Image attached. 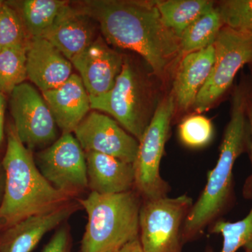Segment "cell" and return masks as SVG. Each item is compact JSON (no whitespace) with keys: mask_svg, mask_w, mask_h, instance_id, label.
<instances>
[{"mask_svg":"<svg viewBox=\"0 0 252 252\" xmlns=\"http://www.w3.org/2000/svg\"><path fill=\"white\" fill-rule=\"evenodd\" d=\"M247 115H248L249 126H250V140L249 152H250V160H251L252 164V173L249 176L245 182V185H244L243 195L245 198L252 200V94L249 99Z\"/></svg>","mask_w":252,"mask_h":252,"instance_id":"28","label":"cell"},{"mask_svg":"<svg viewBox=\"0 0 252 252\" xmlns=\"http://www.w3.org/2000/svg\"><path fill=\"white\" fill-rule=\"evenodd\" d=\"M75 207L67 203L54 211L29 217L6 228L0 238V252H31L46 233L72 215Z\"/></svg>","mask_w":252,"mask_h":252,"instance_id":"16","label":"cell"},{"mask_svg":"<svg viewBox=\"0 0 252 252\" xmlns=\"http://www.w3.org/2000/svg\"><path fill=\"white\" fill-rule=\"evenodd\" d=\"M245 252H252V250H250V251Z\"/></svg>","mask_w":252,"mask_h":252,"instance_id":"31","label":"cell"},{"mask_svg":"<svg viewBox=\"0 0 252 252\" xmlns=\"http://www.w3.org/2000/svg\"><path fill=\"white\" fill-rule=\"evenodd\" d=\"M72 240L69 228L64 226L53 235L41 252H72Z\"/></svg>","mask_w":252,"mask_h":252,"instance_id":"27","label":"cell"},{"mask_svg":"<svg viewBox=\"0 0 252 252\" xmlns=\"http://www.w3.org/2000/svg\"><path fill=\"white\" fill-rule=\"evenodd\" d=\"M156 5L162 22L180 39L192 23L215 8L208 0L156 1Z\"/></svg>","mask_w":252,"mask_h":252,"instance_id":"19","label":"cell"},{"mask_svg":"<svg viewBox=\"0 0 252 252\" xmlns=\"http://www.w3.org/2000/svg\"><path fill=\"white\" fill-rule=\"evenodd\" d=\"M118 252H143V250L141 247L140 240L138 238L127 243Z\"/></svg>","mask_w":252,"mask_h":252,"instance_id":"30","label":"cell"},{"mask_svg":"<svg viewBox=\"0 0 252 252\" xmlns=\"http://www.w3.org/2000/svg\"><path fill=\"white\" fill-rule=\"evenodd\" d=\"M30 39L17 10L9 3L0 1V51L9 46L27 44Z\"/></svg>","mask_w":252,"mask_h":252,"instance_id":"24","label":"cell"},{"mask_svg":"<svg viewBox=\"0 0 252 252\" xmlns=\"http://www.w3.org/2000/svg\"><path fill=\"white\" fill-rule=\"evenodd\" d=\"M224 26L217 7L192 23L180 37V54L187 55L213 45Z\"/></svg>","mask_w":252,"mask_h":252,"instance_id":"21","label":"cell"},{"mask_svg":"<svg viewBox=\"0 0 252 252\" xmlns=\"http://www.w3.org/2000/svg\"><path fill=\"white\" fill-rule=\"evenodd\" d=\"M2 165L6 180L0 205V226L8 228L21 220L58 210L69 195L55 189L39 171L31 151L18 138L14 126L8 129Z\"/></svg>","mask_w":252,"mask_h":252,"instance_id":"3","label":"cell"},{"mask_svg":"<svg viewBox=\"0 0 252 252\" xmlns=\"http://www.w3.org/2000/svg\"><path fill=\"white\" fill-rule=\"evenodd\" d=\"M93 20L81 8L72 7L68 3L42 38L70 61L95 40Z\"/></svg>","mask_w":252,"mask_h":252,"instance_id":"13","label":"cell"},{"mask_svg":"<svg viewBox=\"0 0 252 252\" xmlns=\"http://www.w3.org/2000/svg\"><path fill=\"white\" fill-rule=\"evenodd\" d=\"M217 8L224 26L252 34V0H225Z\"/></svg>","mask_w":252,"mask_h":252,"instance_id":"26","label":"cell"},{"mask_svg":"<svg viewBox=\"0 0 252 252\" xmlns=\"http://www.w3.org/2000/svg\"><path fill=\"white\" fill-rule=\"evenodd\" d=\"M27 44L4 48L0 51V92L11 94L26 82L27 75Z\"/></svg>","mask_w":252,"mask_h":252,"instance_id":"22","label":"cell"},{"mask_svg":"<svg viewBox=\"0 0 252 252\" xmlns=\"http://www.w3.org/2000/svg\"><path fill=\"white\" fill-rule=\"evenodd\" d=\"M215 60V46L184 56L176 72L173 94L176 105L183 110L193 107L205 85Z\"/></svg>","mask_w":252,"mask_h":252,"instance_id":"18","label":"cell"},{"mask_svg":"<svg viewBox=\"0 0 252 252\" xmlns=\"http://www.w3.org/2000/svg\"><path fill=\"white\" fill-rule=\"evenodd\" d=\"M91 108L112 116L139 141L151 122L147 88L130 63L124 61L114 87L106 94L90 97Z\"/></svg>","mask_w":252,"mask_h":252,"instance_id":"6","label":"cell"},{"mask_svg":"<svg viewBox=\"0 0 252 252\" xmlns=\"http://www.w3.org/2000/svg\"><path fill=\"white\" fill-rule=\"evenodd\" d=\"M84 152H94L133 164L138 140L115 120L98 112L88 114L73 131Z\"/></svg>","mask_w":252,"mask_h":252,"instance_id":"11","label":"cell"},{"mask_svg":"<svg viewBox=\"0 0 252 252\" xmlns=\"http://www.w3.org/2000/svg\"><path fill=\"white\" fill-rule=\"evenodd\" d=\"M251 65H252V64H251Z\"/></svg>","mask_w":252,"mask_h":252,"instance_id":"32","label":"cell"},{"mask_svg":"<svg viewBox=\"0 0 252 252\" xmlns=\"http://www.w3.org/2000/svg\"><path fill=\"white\" fill-rule=\"evenodd\" d=\"M42 96L63 133L73 132L91 109L89 94L78 74H72L63 85Z\"/></svg>","mask_w":252,"mask_h":252,"instance_id":"15","label":"cell"},{"mask_svg":"<svg viewBox=\"0 0 252 252\" xmlns=\"http://www.w3.org/2000/svg\"><path fill=\"white\" fill-rule=\"evenodd\" d=\"M81 8L108 44L140 55L158 77L180 55V39L162 22L156 1H89Z\"/></svg>","mask_w":252,"mask_h":252,"instance_id":"1","label":"cell"},{"mask_svg":"<svg viewBox=\"0 0 252 252\" xmlns=\"http://www.w3.org/2000/svg\"><path fill=\"white\" fill-rule=\"evenodd\" d=\"M140 198L132 190L112 195L91 191L80 199L88 221L79 252H118L138 239Z\"/></svg>","mask_w":252,"mask_h":252,"instance_id":"4","label":"cell"},{"mask_svg":"<svg viewBox=\"0 0 252 252\" xmlns=\"http://www.w3.org/2000/svg\"><path fill=\"white\" fill-rule=\"evenodd\" d=\"M244 84L235 88L231 113L220 147V157L210 171L206 186L189 211L182 230V241H190L213 224L233 200V167L242 154L249 151L250 126L247 115L252 93Z\"/></svg>","mask_w":252,"mask_h":252,"instance_id":"2","label":"cell"},{"mask_svg":"<svg viewBox=\"0 0 252 252\" xmlns=\"http://www.w3.org/2000/svg\"><path fill=\"white\" fill-rule=\"evenodd\" d=\"M85 154L88 185L91 191L112 195L135 188L133 164L97 152H85Z\"/></svg>","mask_w":252,"mask_h":252,"instance_id":"17","label":"cell"},{"mask_svg":"<svg viewBox=\"0 0 252 252\" xmlns=\"http://www.w3.org/2000/svg\"><path fill=\"white\" fill-rule=\"evenodd\" d=\"M10 111L18 138L29 149L40 148L57 140L58 126L42 94L29 83L10 94Z\"/></svg>","mask_w":252,"mask_h":252,"instance_id":"9","label":"cell"},{"mask_svg":"<svg viewBox=\"0 0 252 252\" xmlns=\"http://www.w3.org/2000/svg\"><path fill=\"white\" fill-rule=\"evenodd\" d=\"M214 46L213 67L193 106L198 114L211 108L230 89L241 68L252 64V34L223 26Z\"/></svg>","mask_w":252,"mask_h":252,"instance_id":"8","label":"cell"},{"mask_svg":"<svg viewBox=\"0 0 252 252\" xmlns=\"http://www.w3.org/2000/svg\"><path fill=\"white\" fill-rule=\"evenodd\" d=\"M18 12L30 38H42L54 24L61 10L68 4L61 0H25L18 1Z\"/></svg>","mask_w":252,"mask_h":252,"instance_id":"20","label":"cell"},{"mask_svg":"<svg viewBox=\"0 0 252 252\" xmlns=\"http://www.w3.org/2000/svg\"><path fill=\"white\" fill-rule=\"evenodd\" d=\"M72 64L44 38H31L27 45L28 79L41 91L53 90L72 75Z\"/></svg>","mask_w":252,"mask_h":252,"instance_id":"14","label":"cell"},{"mask_svg":"<svg viewBox=\"0 0 252 252\" xmlns=\"http://www.w3.org/2000/svg\"><path fill=\"white\" fill-rule=\"evenodd\" d=\"M211 233L223 238L220 252H237L240 248L245 252L252 250V207L248 215L238 221L217 220L212 224Z\"/></svg>","mask_w":252,"mask_h":252,"instance_id":"23","label":"cell"},{"mask_svg":"<svg viewBox=\"0 0 252 252\" xmlns=\"http://www.w3.org/2000/svg\"><path fill=\"white\" fill-rule=\"evenodd\" d=\"M193 205L187 194L143 200L139 217L143 252H182V230Z\"/></svg>","mask_w":252,"mask_h":252,"instance_id":"7","label":"cell"},{"mask_svg":"<svg viewBox=\"0 0 252 252\" xmlns=\"http://www.w3.org/2000/svg\"><path fill=\"white\" fill-rule=\"evenodd\" d=\"M36 164L55 189L69 196L89 187L85 152L72 132L39 152Z\"/></svg>","mask_w":252,"mask_h":252,"instance_id":"10","label":"cell"},{"mask_svg":"<svg viewBox=\"0 0 252 252\" xmlns=\"http://www.w3.org/2000/svg\"><path fill=\"white\" fill-rule=\"evenodd\" d=\"M176 106L173 94L162 99L139 141L133 163L135 189L143 200L163 198L170 191L169 184L160 175V166Z\"/></svg>","mask_w":252,"mask_h":252,"instance_id":"5","label":"cell"},{"mask_svg":"<svg viewBox=\"0 0 252 252\" xmlns=\"http://www.w3.org/2000/svg\"><path fill=\"white\" fill-rule=\"evenodd\" d=\"M70 62L79 72L89 96L95 97L114 87L124 61L122 55L99 36Z\"/></svg>","mask_w":252,"mask_h":252,"instance_id":"12","label":"cell"},{"mask_svg":"<svg viewBox=\"0 0 252 252\" xmlns=\"http://www.w3.org/2000/svg\"><path fill=\"white\" fill-rule=\"evenodd\" d=\"M5 99L4 94L0 92V146L4 137Z\"/></svg>","mask_w":252,"mask_h":252,"instance_id":"29","label":"cell"},{"mask_svg":"<svg viewBox=\"0 0 252 252\" xmlns=\"http://www.w3.org/2000/svg\"><path fill=\"white\" fill-rule=\"evenodd\" d=\"M179 137L187 147L203 148L210 143L214 135V127L210 119L200 114L186 118L179 126Z\"/></svg>","mask_w":252,"mask_h":252,"instance_id":"25","label":"cell"}]
</instances>
